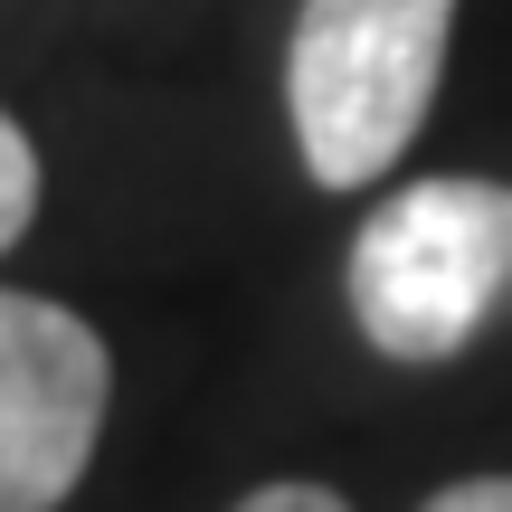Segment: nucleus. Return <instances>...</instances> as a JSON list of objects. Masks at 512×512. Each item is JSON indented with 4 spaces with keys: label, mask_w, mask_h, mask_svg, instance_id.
I'll use <instances>...</instances> for the list:
<instances>
[{
    "label": "nucleus",
    "mask_w": 512,
    "mask_h": 512,
    "mask_svg": "<svg viewBox=\"0 0 512 512\" xmlns=\"http://www.w3.org/2000/svg\"><path fill=\"white\" fill-rule=\"evenodd\" d=\"M512 304V190L475 171L389 190L351 238V323L370 351L427 370L456 361Z\"/></svg>",
    "instance_id": "nucleus-1"
},
{
    "label": "nucleus",
    "mask_w": 512,
    "mask_h": 512,
    "mask_svg": "<svg viewBox=\"0 0 512 512\" xmlns=\"http://www.w3.org/2000/svg\"><path fill=\"white\" fill-rule=\"evenodd\" d=\"M456 0H304L285 48L294 152L323 190H361L418 143L446 76Z\"/></svg>",
    "instance_id": "nucleus-2"
},
{
    "label": "nucleus",
    "mask_w": 512,
    "mask_h": 512,
    "mask_svg": "<svg viewBox=\"0 0 512 512\" xmlns=\"http://www.w3.org/2000/svg\"><path fill=\"white\" fill-rule=\"evenodd\" d=\"M114 361L86 313L0 285V512H57L105 437Z\"/></svg>",
    "instance_id": "nucleus-3"
},
{
    "label": "nucleus",
    "mask_w": 512,
    "mask_h": 512,
    "mask_svg": "<svg viewBox=\"0 0 512 512\" xmlns=\"http://www.w3.org/2000/svg\"><path fill=\"white\" fill-rule=\"evenodd\" d=\"M29 219H38V152H29V133L0 114V247L29 238Z\"/></svg>",
    "instance_id": "nucleus-4"
},
{
    "label": "nucleus",
    "mask_w": 512,
    "mask_h": 512,
    "mask_svg": "<svg viewBox=\"0 0 512 512\" xmlns=\"http://www.w3.org/2000/svg\"><path fill=\"white\" fill-rule=\"evenodd\" d=\"M238 512H351L332 484H266V494H247Z\"/></svg>",
    "instance_id": "nucleus-5"
},
{
    "label": "nucleus",
    "mask_w": 512,
    "mask_h": 512,
    "mask_svg": "<svg viewBox=\"0 0 512 512\" xmlns=\"http://www.w3.org/2000/svg\"><path fill=\"white\" fill-rule=\"evenodd\" d=\"M427 512H512V475H465V484H446Z\"/></svg>",
    "instance_id": "nucleus-6"
}]
</instances>
